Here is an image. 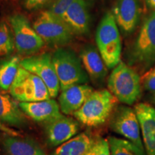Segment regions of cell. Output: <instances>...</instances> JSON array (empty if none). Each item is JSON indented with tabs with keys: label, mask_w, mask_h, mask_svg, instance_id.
<instances>
[{
	"label": "cell",
	"mask_w": 155,
	"mask_h": 155,
	"mask_svg": "<svg viewBox=\"0 0 155 155\" xmlns=\"http://www.w3.org/2000/svg\"><path fill=\"white\" fill-rule=\"evenodd\" d=\"M138 118L143 144L147 155H155V109L146 103H139L134 106Z\"/></svg>",
	"instance_id": "cell-13"
},
{
	"label": "cell",
	"mask_w": 155,
	"mask_h": 155,
	"mask_svg": "<svg viewBox=\"0 0 155 155\" xmlns=\"http://www.w3.org/2000/svg\"><path fill=\"white\" fill-rule=\"evenodd\" d=\"M45 125L46 141L49 146L53 147L66 142L76 136L80 130V124L76 119L64 115Z\"/></svg>",
	"instance_id": "cell-11"
},
{
	"label": "cell",
	"mask_w": 155,
	"mask_h": 155,
	"mask_svg": "<svg viewBox=\"0 0 155 155\" xmlns=\"http://www.w3.org/2000/svg\"><path fill=\"white\" fill-rule=\"evenodd\" d=\"M21 60L18 56H12L0 63V88L9 91L20 67Z\"/></svg>",
	"instance_id": "cell-21"
},
{
	"label": "cell",
	"mask_w": 155,
	"mask_h": 155,
	"mask_svg": "<svg viewBox=\"0 0 155 155\" xmlns=\"http://www.w3.org/2000/svg\"><path fill=\"white\" fill-rule=\"evenodd\" d=\"M21 109L27 117L38 123H49L63 115L59 104L54 99L35 102H19Z\"/></svg>",
	"instance_id": "cell-12"
},
{
	"label": "cell",
	"mask_w": 155,
	"mask_h": 155,
	"mask_svg": "<svg viewBox=\"0 0 155 155\" xmlns=\"http://www.w3.org/2000/svg\"><path fill=\"white\" fill-rule=\"evenodd\" d=\"M14 36L5 23L0 24V57L10 55L15 48Z\"/></svg>",
	"instance_id": "cell-23"
},
{
	"label": "cell",
	"mask_w": 155,
	"mask_h": 155,
	"mask_svg": "<svg viewBox=\"0 0 155 155\" xmlns=\"http://www.w3.org/2000/svg\"><path fill=\"white\" fill-rule=\"evenodd\" d=\"M119 100L107 89L94 91L73 116L79 123L88 127H97L110 119Z\"/></svg>",
	"instance_id": "cell-1"
},
{
	"label": "cell",
	"mask_w": 155,
	"mask_h": 155,
	"mask_svg": "<svg viewBox=\"0 0 155 155\" xmlns=\"http://www.w3.org/2000/svg\"><path fill=\"white\" fill-rule=\"evenodd\" d=\"M96 42L98 52L108 68H114L121 62V40L113 13L104 15L97 28Z\"/></svg>",
	"instance_id": "cell-2"
},
{
	"label": "cell",
	"mask_w": 155,
	"mask_h": 155,
	"mask_svg": "<svg viewBox=\"0 0 155 155\" xmlns=\"http://www.w3.org/2000/svg\"><path fill=\"white\" fill-rule=\"evenodd\" d=\"M147 5L155 11V0H146Z\"/></svg>",
	"instance_id": "cell-29"
},
{
	"label": "cell",
	"mask_w": 155,
	"mask_h": 155,
	"mask_svg": "<svg viewBox=\"0 0 155 155\" xmlns=\"http://www.w3.org/2000/svg\"><path fill=\"white\" fill-rule=\"evenodd\" d=\"M131 59L141 71L155 63V11L145 18L141 25L134 45Z\"/></svg>",
	"instance_id": "cell-6"
},
{
	"label": "cell",
	"mask_w": 155,
	"mask_h": 155,
	"mask_svg": "<svg viewBox=\"0 0 155 155\" xmlns=\"http://www.w3.org/2000/svg\"><path fill=\"white\" fill-rule=\"evenodd\" d=\"M85 155H111L108 139H96L94 145Z\"/></svg>",
	"instance_id": "cell-24"
},
{
	"label": "cell",
	"mask_w": 155,
	"mask_h": 155,
	"mask_svg": "<svg viewBox=\"0 0 155 155\" xmlns=\"http://www.w3.org/2000/svg\"><path fill=\"white\" fill-rule=\"evenodd\" d=\"M108 141L111 155H144V151L127 139L110 137Z\"/></svg>",
	"instance_id": "cell-22"
},
{
	"label": "cell",
	"mask_w": 155,
	"mask_h": 155,
	"mask_svg": "<svg viewBox=\"0 0 155 155\" xmlns=\"http://www.w3.org/2000/svg\"><path fill=\"white\" fill-rule=\"evenodd\" d=\"M141 9L139 0H116L113 15L118 26L124 33L135 30L140 18Z\"/></svg>",
	"instance_id": "cell-14"
},
{
	"label": "cell",
	"mask_w": 155,
	"mask_h": 155,
	"mask_svg": "<svg viewBox=\"0 0 155 155\" xmlns=\"http://www.w3.org/2000/svg\"><path fill=\"white\" fill-rule=\"evenodd\" d=\"M9 22L13 32L15 48L19 54L31 55L42 49L45 42L24 15H12L9 18Z\"/></svg>",
	"instance_id": "cell-8"
},
{
	"label": "cell",
	"mask_w": 155,
	"mask_h": 155,
	"mask_svg": "<svg viewBox=\"0 0 155 155\" xmlns=\"http://www.w3.org/2000/svg\"><path fill=\"white\" fill-rule=\"evenodd\" d=\"M22 5L28 10H37L50 5L53 0H22Z\"/></svg>",
	"instance_id": "cell-27"
},
{
	"label": "cell",
	"mask_w": 155,
	"mask_h": 155,
	"mask_svg": "<svg viewBox=\"0 0 155 155\" xmlns=\"http://www.w3.org/2000/svg\"><path fill=\"white\" fill-rule=\"evenodd\" d=\"M109 119L110 127L114 132L127 139L141 150H144L140 136V125L134 109L126 106H117Z\"/></svg>",
	"instance_id": "cell-10"
},
{
	"label": "cell",
	"mask_w": 155,
	"mask_h": 155,
	"mask_svg": "<svg viewBox=\"0 0 155 155\" xmlns=\"http://www.w3.org/2000/svg\"><path fill=\"white\" fill-rule=\"evenodd\" d=\"M74 1L75 0H53V2L50 4L49 11L62 18L63 15Z\"/></svg>",
	"instance_id": "cell-25"
},
{
	"label": "cell",
	"mask_w": 155,
	"mask_h": 155,
	"mask_svg": "<svg viewBox=\"0 0 155 155\" xmlns=\"http://www.w3.org/2000/svg\"><path fill=\"white\" fill-rule=\"evenodd\" d=\"M6 155H46L42 147L34 139L6 134L2 141Z\"/></svg>",
	"instance_id": "cell-18"
},
{
	"label": "cell",
	"mask_w": 155,
	"mask_h": 155,
	"mask_svg": "<svg viewBox=\"0 0 155 155\" xmlns=\"http://www.w3.org/2000/svg\"><path fill=\"white\" fill-rule=\"evenodd\" d=\"M154 103H155V95H154Z\"/></svg>",
	"instance_id": "cell-30"
},
{
	"label": "cell",
	"mask_w": 155,
	"mask_h": 155,
	"mask_svg": "<svg viewBox=\"0 0 155 155\" xmlns=\"http://www.w3.org/2000/svg\"><path fill=\"white\" fill-rule=\"evenodd\" d=\"M62 19L74 34H86L89 30V13L85 0H75Z\"/></svg>",
	"instance_id": "cell-17"
},
{
	"label": "cell",
	"mask_w": 155,
	"mask_h": 155,
	"mask_svg": "<svg viewBox=\"0 0 155 155\" xmlns=\"http://www.w3.org/2000/svg\"><path fill=\"white\" fill-rule=\"evenodd\" d=\"M108 88L119 101L132 105L141 96L140 76L134 69L120 62L108 77Z\"/></svg>",
	"instance_id": "cell-3"
},
{
	"label": "cell",
	"mask_w": 155,
	"mask_h": 155,
	"mask_svg": "<svg viewBox=\"0 0 155 155\" xmlns=\"http://www.w3.org/2000/svg\"><path fill=\"white\" fill-rule=\"evenodd\" d=\"M0 123L9 127L23 128L28 125L27 116L19 102L8 94L0 92Z\"/></svg>",
	"instance_id": "cell-16"
},
{
	"label": "cell",
	"mask_w": 155,
	"mask_h": 155,
	"mask_svg": "<svg viewBox=\"0 0 155 155\" xmlns=\"http://www.w3.org/2000/svg\"><path fill=\"white\" fill-rule=\"evenodd\" d=\"M20 66L36 75L43 81L52 98L58 96L61 86L52 55L49 53H42L25 58L21 60Z\"/></svg>",
	"instance_id": "cell-9"
},
{
	"label": "cell",
	"mask_w": 155,
	"mask_h": 155,
	"mask_svg": "<svg viewBox=\"0 0 155 155\" xmlns=\"http://www.w3.org/2000/svg\"><path fill=\"white\" fill-rule=\"evenodd\" d=\"M96 141L88 133L78 134L66 142L63 143L50 155H85Z\"/></svg>",
	"instance_id": "cell-20"
},
{
	"label": "cell",
	"mask_w": 155,
	"mask_h": 155,
	"mask_svg": "<svg viewBox=\"0 0 155 155\" xmlns=\"http://www.w3.org/2000/svg\"><path fill=\"white\" fill-rule=\"evenodd\" d=\"M94 91V88L87 84L74 85L63 90L58 98L61 112L65 115H73Z\"/></svg>",
	"instance_id": "cell-15"
},
{
	"label": "cell",
	"mask_w": 155,
	"mask_h": 155,
	"mask_svg": "<svg viewBox=\"0 0 155 155\" xmlns=\"http://www.w3.org/2000/svg\"><path fill=\"white\" fill-rule=\"evenodd\" d=\"M80 58L87 74L93 81H102L107 75L106 65L99 52L91 45H87L81 50Z\"/></svg>",
	"instance_id": "cell-19"
},
{
	"label": "cell",
	"mask_w": 155,
	"mask_h": 155,
	"mask_svg": "<svg viewBox=\"0 0 155 155\" xmlns=\"http://www.w3.org/2000/svg\"><path fill=\"white\" fill-rule=\"evenodd\" d=\"M0 131L9 136H14V137H19V136H21V134L19 133L17 131L15 130L12 127L2 124V123H0Z\"/></svg>",
	"instance_id": "cell-28"
},
{
	"label": "cell",
	"mask_w": 155,
	"mask_h": 155,
	"mask_svg": "<svg viewBox=\"0 0 155 155\" xmlns=\"http://www.w3.org/2000/svg\"><path fill=\"white\" fill-rule=\"evenodd\" d=\"M33 28L43 41L50 45H65L72 40L73 32L65 21L49 10L40 13Z\"/></svg>",
	"instance_id": "cell-7"
},
{
	"label": "cell",
	"mask_w": 155,
	"mask_h": 155,
	"mask_svg": "<svg viewBox=\"0 0 155 155\" xmlns=\"http://www.w3.org/2000/svg\"><path fill=\"white\" fill-rule=\"evenodd\" d=\"M9 93L18 102H35L51 98L43 81L21 66Z\"/></svg>",
	"instance_id": "cell-5"
},
{
	"label": "cell",
	"mask_w": 155,
	"mask_h": 155,
	"mask_svg": "<svg viewBox=\"0 0 155 155\" xmlns=\"http://www.w3.org/2000/svg\"><path fill=\"white\" fill-rule=\"evenodd\" d=\"M141 86L144 90L155 93V67L152 68L140 77Z\"/></svg>",
	"instance_id": "cell-26"
},
{
	"label": "cell",
	"mask_w": 155,
	"mask_h": 155,
	"mask_svg": "<svg viewBox=\"0 0 155 155\" xmlns=\"http://www.w3.org/2000/svg\"><path fill=\"white\" fill-rule=\"evenodd\" d=\"M52 58L61 91L74 85L88 83V75L81 58L73 50L58 48L52 55Z\"/></svg>",
	"instance_id": "cell-4"
}]
</instances>
